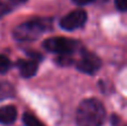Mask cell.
I'll return each instance as SVG.
<instances>
[{
  "instance_id": "cell-7",
  "label": "cell",
  "mask_w": 127,
  "mask_h": 126,
  "mask_svg": "<svg viewBox=\"0 0 127 126\" xmlns=\"http://www.w3.org/2000/svg\"><path fill=\"white\" fill-rule=\"evenodd\" d=\"M17 120V109L12 105L0 107V124L10 125Z\"/></svg>"
},
{
  "instance_id": "cell-12",
  "label": "cell",
  "mask_w": 127,
  "mask_h": 126,
  "mask_svg": "<svg viewBox=\"0 0 127 126\" xmlns=\"http://www.w3.org/2000/svg\"><path fill=\"white\" fill-rule=\"evenodd\" d=\"M72 1L76 4H78V6H86V4H89L92 2H94L95 0H72Z\"/></svg>"
},
{
  "instance_id": "cell-3",
  "label": "cell",
  "mask_w": 127,
  "mask_h": 126,
  "mask_svg": "<svg viewBox=\"0 0 127 126\" xmlns=\"http://www.w3.org/2000/svg\"><path fill=\"white\" fill-rule=\"evenodd\" d=\"M78 46V41L64 37L49 38L44 41V47L46 50L59 55H72Z\"/></svg>"
},
{
  "instance_id": "cell-10",
  "label": "cell",
  "mask_w": 127,
  "mask_h": 126,
  "mask_svg": "<svg viewBox=\"0 0 127 126\" xmlns=\"http://www.w3.org/2000/svg\"><path fill=\"white\" fill-rule=\"evenodd\" d=\"M11 62L7 56L0 55V74H6L10 69Z\"/></svg>"
},
{
  "instance_id": "cell-11",
  "label": "cell",
  "mask_w": 127,
  "mask_h": 126,
  "mask_svg": "<svg viewBox=\"0 0 127 126\" xmlns=\"http://www.w3.org/2000/svg\"><path fill=\"white\" fill-rule=\"evenodd\" d=\"M115 6L119 11L124 12L127 9V0H115Z\"/></svg>"
},
{
  "instance_id": "cell-13",
  "label": "cell",
  "mask_w": 127,
  "mask_h": 126,
  "mask_svg": "<svg viewBox=\"0 0 127 126\" xmlns=\"http://www.w3.org/2000/svg\"><path fill=\"white\" fill-rule=\"evenodd\" d=\"M122 122H121V118L117 117V116H113L112 117V125L113 126H122Z\"/></svg>"
},
{
  "instance_id": "cell-1",
  "label": "cell",
  "mask_w": 127,
  "mask_h": 126,
  "mask_svg": "<svg viewBox=\"0 0 127 126\" xmlns=\"http://www.w3.org/2000/svg\"><path fill=\"white\" fill-rule=\"evenodd\" d=\"M106 120V109L97 98H87L79 104L76 112L78 126H103Z\"/></svg>"
},
{
  "instance_id": "cell-6",
  "label": "cell",
  "mask_w": 127,
  "mask_h": 126,
  "mask_svg": "<svg viewBox=\"0 0 127 126\" xmlns=\"http://www.w3.org/2000/svg\"><path fill=\"white\" fill-rule=\"evenodd\" d=\"M30 56V59H20L16 64L20 75L24 78H30L35 76L39 67V59H41V56H39V54H33Z\"/></svg>"
},
{
  "instance_id": "cell-2",
  "label": "cell",
  "mask_w": 127,
  "mask_h": 126,
  "mask_svg": "<svg viewBox=\"0 0 127 126\" xmlns=\"http://www.w3.org/2000/svg\"><path fill=\"white\" fill-rule=\"evenodd\" d=\"M50 27V20L48 19H33L18 25L12 31L15 39L19 41H30L37 39L45 33Z\"/></svg>"
},
{
  "instance_id": "cell-4",
  "label": "cell",
  "mask_w": 127,
  "mask_h": 126,
  "mask_svg": "<svg viewBox=\"0 0 127 126\" xmlns=\"http://www.w3.org/2000/svg\"><path fill=\"white\" fill-rule=\"evenodd\" d=\"M100 67L101 60L95 54L90 53V51L86 50L84 48L81 49L80 56L76 62V68L79 71L84 74H88V75H94L98 71Z\"/></svg>"
},
{
  "instance_id": "cell-14",
  "label": "cell",
  "mask_w": 127,
  "mask_h": 126,
  "mask_svg": "<svg viewBox=\"0 0 127 126\" xmlns=\"http://www.w3.org/2000/svg\"><path fill=\"white\" fill-rule=\"evenodd\" d=\"M10 1L15 4H20V3H25L27 0H10Z\"/></svg>"
},
{
  "instance_id": "cell-5",
  "label": "cell",
  "mask_w": 127,
  "mask_h": 126,
  "mask_svg": "<svg viewBox=\"0 0 127 126\" xmlns=\"http://www.w3.org/2000/svg\"><path fill=\"white\" fill-rule=\"evenodd\" d=\"M86 21H87V12L83 9H77L64 16L60 19L59 25L64 30L72 31L84 27Z\"/></svg>"
},
{
  "instance_id": "cell-9",
  "label": "cell",
  "mask_w": 127,
  "mask_h": 126,
  "mask_svg": "<svg viewBox=\"0 0 127 126\" xmlns=\"http://www.w3.org/2000/svg\"><path fill=\"white\" fill-rule=\"evenodd\" d=\"M22 121H24L25 126H45L35 115H33V114L28 113V112L24 114Z\"/></svg>"
},
{
  "instance_id": "cell-8",
  "label": "cell",
  "mask_w": 127,
  "mask_h": 126,
  "mask_svg": "<svg viewBox=\"0 0 127 126\" xmlns=\"http://www.w3.org/2000/svg\"><path fill=\"white\" fill-rule=\"evenodd\" d=\"M15 87L9 82H0V100H6L15 96Z\"/></svg>"
}]
</instances>
